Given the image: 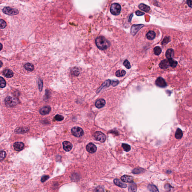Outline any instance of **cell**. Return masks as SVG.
Wrapping results in <instances>:
<instances>
[{
    "instance_id": "cell-1",
    "label": "cell",
    "mask_w": 192,
    "mask_h": 192,
    "mask_svg": "<svg viewBox=\"0 0 192 192\" xmlns=\"http://www.w3.org/2000/svg\"><path fill=\"white\" fill-rule=\"evenodd\" d=\"M95 44L98 48L102 50L107 49L110 45V42L102 36H99L96 39Z\"/></svg>"
},
{
    "instance_id": "cell-2",
    "label": "cell",
    "mask_w": 192,
    "mask_h": 192,
    "mask_svg": "<svg viewBox=\"0 0 192 192\" xmlns=\"http://www.w3.org/2000/svg\"><path fill=\"white\" fill-rule=\"evenodd\" d=\"M18 101L17 98L10 96L7 97L5 101L6 106L8 107L15 106L18 103Z\"/></svg>"
},
{
    "instance_id": "cell-3",
    "label": "cell",
    "mask_w": 192,
    "mask_h": 192,
    "mask_svg": "<svg viewBox=\"0 0 192 192\" xmlns=\"http://www.w3.org/2000/svg\"><path fill=\"white\" fill-rule=\"evenodd\" d=\"M121 5L117 3H113L111 6L110 11L113 15H117L119 14L121 11Z\"/></svg>"
},
{
    "instance_id": "cell-4",
    "label": "cell",
    "mask_w": 192,
    "mask_h": 192,
    "mask_svg": "<svg viewBox=\"0 0 192 192\" xmlns=\"http://www.w3.org/2000/svg\"><path fill=\"white\" fill-rule=\"evenodd\" d=\"M71 132L72 135L77 137H80L83 136L84 131L82 128L76 126L72 128L71 130Z\"/></svg>"
},
{
    "instance_id": "cell-5",
    "label": "cell",
    "mask_w": 192,
    "mask_h": 192,
    "mask_svg": "<svg viewBox=\"0 0 192 192\" xmlns=\"http://www.w3.org/2000/svg\"><path fill=\"white\" fill-rule=\"evenodd\" d=\"M4 13L9 15H14L19 13V11L16 9L13 8L9 7H5L3 9Z\"/></svg>"
},
{
    "instance_id": "cell-6",
    "label": "cell",
    "mask_w": 192,
    "mask_h": 192,
    "mask_svg": "<svg viewBox=\"0 0 192 192\" xmlns=\"http://www.w3.org/2000/svg\"><path fill=\"white\" fill-rule=\"evenodd\" d=\"M94 138L98 141L101 143L105 142L106 139V137L104 133L100 131H96L93 135Z\"/></svg>"
},
{
    "instance_id": "cell-7",
    "label": "cell",
    "mask_w": 192,
    "mask_h": 192,
    "mask_svg": "<svg viewBox=\"0 0 192 192\" xmlns=\"http://www.w3.org/2000/svg\"><path fill=\"white\" fill-rule=\"evenodd\" d=\"M144 26V24H134L132 26L131 28V33L132 35L134 36L137 32Z\"/></svg>"
},
{
    "instance_id": "cell-8",
    "label": "cell",
    "mask_w": 192,
    "mask_h": 192,
    "mask_svg": "<svg viewBox=\"0 0 192 192\" xmlns=\"http://www.w3.org/2000/svg\"><path fill=\"white\" fill-rule=\"evenodd\" d=\"M155 84L157 86L162 88L166 87L167 86V84L165 80L161 77H158L156 79L155 81Z\"/></svg>"
},
{
    "instance_id": "cell-9",
    "label": "cell",
    "mask_w": 192,
    "mask_h": 192,
    "mask_svg": "<svg viewBox=\"0 0 192 192\" xmlns=\"http://www.w3.org/2000/svg\"><path fill=\"white\" fill-rule=\"evenodd\" d=\"M86 150L91 154H93L95 153L97 151V147L94 144L92 143H89L86 147Z\"/></svg>"
},
{
    "instance_id": "cell-10",
    "label": "cell",
    "mask_w": 192,
    "mask_h": 192,
    "mask_svg": "<svg viewBox=\"0 0 192 192\" xmlns=\"http://www.w3.org/2000/svg\"><path fill=\"white\" fill-rule=\"evenodd\" d=\"M24 147V144L21 142H17L14 144V149L17 151L19 152L22 151Z\"/></svg>"
},
{
    "instance_id": "cell-11",
    "label": "cell",
    "mask_w": 192,
    "mask_h": 192,
    "mask_svg": "<svg viewBox=\"0 0 192 192\" xmlns=\"http://www.w3.org/2000/svg\"><path fill=\"white\" fill-rule=\"evenodd\" d=\"M63 148L66 152H69L72 149V144L70 142L68 141H63L62 143Z\"/></svg>"
},
{
    "instance_id": "cell-12",
    "label": "cell",
    "mask_w": 192,
    "mask_h": 192,
    "mask_svg": "<svg viewBox=\"0 0 192 192\" xmlns=\"http://www.w3.org/2000/svg\"><path fill=\"white\" fill-rule=\"evenodd\" d=\"M121 180L122 181L126 183H132L133 182V178L132 176L126 175L122 176Z\"/></svg>"
},
{
    "instance_id": "cell-13",
    "label": "cell",
    "mask_w": 192,
    "mask_h": 192,
    "mask_svg": "<svg viewBox=\"0 0 192 192\" xmlns=\"http://www.w3.org/2000/svg\"><path fill=\"white\" fill-rule=\"evenodd\" d=\"M51 107L50 106H45L41 108L39 113L42 115H45L49 114L51 111Z\"/></svg>"
},
{
    "instance_id": "cell-14",
    "label": "cell",
    "mask_w": 192,
    "mask_h": 192,
    "mask_svg": "<svg viewBox=\"0 0 192 192\" xmlns=\"http://www.w3.org/2000/svg\"><path fill=\"white\" fill-rule=\"evenodd\" d=\"M106 104V101L103 99L98 100L95 103V106L98 108H101Z\"/></svg>"
},
{
    "instance_id": "cell-15",
    "label": "cell",
    "mask_w": 192,
    "mask_h": 192,
    "mask_svg": "<svg viewBox=\"0 0 192 192\" xmlns=\"http://www.w3.org/2000/svg\"><path fill=\"white\" fill-rule=\"evenodd\" d=\"M111 84V81L110 80H107L102 84V86L99 88V89L97 91V93L100 92V91L103 88L108 87Z\"/></svg>"
},
{
    "instance_id": "cell-16",
    "label": "cell",
    "mask_w": 192,
    "mask_h": 192,
    "mask_svg": "<svg viewBox=\"0 0 192 192\" xmlns=\"http://www.w3.org/2000/svg\"><path fill=\"white\" fill-rule=\"evenodd\" d=\"M3 74L7 78H11L14 76L13 72L9 69H6L3 72Z\"/></svg>"
},
{
    "instance_id": "cell-17",
    "label": "cell",
    "mask_w": 192,
    "mask_h": 192,
    "mask_svg": "<svg viewBox=\"0 0 192 192\" xmlns=\"http://www.w3.org/2000/svg\"><path fill=\"white\" fill-rule=\"evenodd\" d=\"M159 66L161 69H167L169 66L168 60L165 59L162 61L159 64Z\"/></svg>"
},
{
    "instance_id": "cell-18",
    "label": "cell",
    "mask_w": 192,
    "mask_h": 192,
    "mask_svg": "<svg viewBox=\"0 0 192 192\" xmlns=\"http://www.w3.org/2000/svg\"><path fill=\"white\" fill-rule=\"evenodd\" d=\"M114 183L115 184V185H116L119 186V187H121V188H125L127 187V185L126 184L122 183L119 179H115L114 180Z\"/></svg>"
},
{
    "instance_id": "cell-19",
    "label": "cell",
    "mask_w": 192,
    "mask_h": 192,
    "mask_svg": "<svg viewBox=\"0 0 192 192\" xmlns=\"http://www.w3.org/2000/svg\"><path fill=\"white\" fill-rule=\"evenodd\" d=\"M146 38L149 40H152L155 38L156 33L154 31H150L147 33Z\"/></svg>"
},
{
    "instance_id": "cell-20",
    "label": "cell",
    "mask_w": 192,
    "mask_h": 192,
    "mask_svg": "<svg viewBox=\"0 0 192 192\" xmlns=\"http://www.w3.org/2000/svg\"><path fill=\"white\" fill-rule=\"evenodd\" d=\"M138 7L141 10H142L146 13L149 12L150 10V7L149 6L144 4L143 3H141L139 5Z\"/></svg>"
},
{
    "instance_id": "cell-21",
    "label": "cell",
    "mask_w": 192,
    "mask_h": 192,
    "mask_svg": "<svg viewBox=\"0 0 192 192\" xmlns=\"http://www.w3.org/2000/svg\"><path fill=\"white\" fill-rule=\"evenodd\" d=\"M28 131L29 129L28 128L23 127L18 128L15 130V132L19 134H23L27 132Z\"/></svg>"
},
{
    "instance_id": "cell-22",
    "label": "cell",
    "mask_w": 192,
    "mask_h": 192,
    "mask_svg": "<svg viewBox=\"0 0 192 192\" xmlns=\"http://www.w3.org/2000/svg\"><path fill=\"white\" fill-rule=\"evenodd\" d=\"M183 136V132L179 128H178L176 130V132L175 134V137L176 139H180Z\"/></svg>"
},
{
    "instance_id": "cell-23",
    "label": "cell",
    "mask_w": 192,
    "mask_h": 192,
    "mask_svg": "<svg viewBox=\"0 0 192 192\" xmlns=\"http://www.w3.org/2000/svg\"><path fill=\"white\" fill-rule=\"evenodd\" d=\"M24 68L26 70L29 71H32L34 69V66L31 63H26L24 65Z\"/></svg>"
},
{
    "instance_id": "cell-24",
    "label": "cell",
    "mask_w": 192,
    "mask_h": 192,
    "mask_svg": "<svg viewBox=\"0 0 192 192\" xmlns=\"http://www.w3.org/2000/svg\"><path fill=\"white\" fill-rule=\"evenodd\" d=\"M168 61L169 65L170 67L173 68H175L176 67L177 64V62L175 60H173L172 58L169 59Z\"/></svg>"
},
{
    "instance_id": "cell-25",
    "label": "cell",
    "mask_w": 192,
    "mask_h": 192,
    "mask_svg": "<svg viewBox=\"0 0 192 192\" xmlns=\"http://www.w3.org/2000/svg\"><path fill=\"white\" fill-rule=\"evenodd\" d=\"M147 188L149 190L152 192H159L158 188L155 185H149Z\"/></svg>"
},
{
    "instance_id": "cell-26",
    "label": "cell",
    "mask_w": 192,
    "mask_h": 192,
    "mask_svg": "<svg viewBox=\"0 0 192 192\" xmlns=\"http://www.w3.org/2000/svg\"><path fill=\"white\" fill-rule=\"evenodd\" d=\"M137 186L135 184H132L128 187L129 192H136Z\"/></svg>"
},
{
    "instance_id": "cell-27",
    "label": "cell",
    "mask_w": 192,
    "mask_h": 192,
    "mask_svg": "<svg viewBox=\"0 0 192 192\" xmlns=\"http://www.w3.org/2000/svg\"><path fill=\"white\" fill-rule=\"evenodd\" d=\"M71 73L72 75L74 76H78L80 74V71L77 68H74L72 69L71 71Z\"/></svg>"
},
{
    "instance_id": "cell-28",
    "label": "cell",
    "mask_w": 192,
    "mask_h": 192,
    "mask_svg": "<svg viewBox=\"0 0 192 192\" xmlns=\"http://www.w3.org/2000/svg\"><path fill=\"white\" fill-rule=\"evenodd\" d=\"M144 169L142 168H135L132 171V173L134 174H139L144 172Z\"/></svg>"
},
{
    "instance_id": "cell-29",
    "label": "cell",
    "mask_w": 192,
    "mask_h": 192,
    "mask_svg": "<svg viewBox=\"0 0 192 192\" xmlns=\"http://www.w3.org/2000/svg\"><path fill=\"white\" fill-rule=\"evenodd\" d=\"M173 50L172 49H169L167 50L166 53V56L168 59L171 58L172 55L173 54Z\"/></svg>"
},
{
    "instance_id": "cell-30",
    "label": "cell",
    "mask_w": 192,
    "mask_h": 192,
    "mask_svg": "<svg viewBox=\"0 0 192 192\" xmlns=\"http://www.w3.org/2000/svg\"><path fill=\"white\" fill-rule=\"evenodd\" d=\"M126 74V72L125 70H118L116 72V75L117 77H121L124 76Z\"/></svg>"
},
{
    "instance_id": "cell-31",
    "label": "cell",
    "mask_w": 192,
    "mask_h": 192,
    "mask_svg": "<svg viewBox=\"0 0 192 192\" xmlns=\"http://www.w3.org/2000/svg\"><path fill=\"white\" fill-rule=\"evenodd\" d=\"M154 52L156 56L160 55L162 52V50L161 48L159 46H156L154 48Z\"/></svg>"
},
{
    "instance_id": "cell-32",
    "label": "cell",
    "mask_w": 192,
    "mask_h": 192,
    "mask_svg": "<svg viewBox=\"0 0 192 192\" xmlns=\"http://www.w3.org/2000/svg\"><path fill=\"white\" fill-rule=\"evenodd\" d=\"M6 86V82L5 79L0 77V87L4 88Z\"/></svg>"
},
{
    "instance_id": "cell-33",
    "label": "cell",
    "mask_w": 192,
    "mask_h": 192,
    "mask_svg": "<svg viewBox=\"0 0 192 192\" xmlns=\"http://www.w3.org/2000/svg\"><path fill=\"white\" fill-rule=\"evenodd\" d=\"M7 154L4 151H0V161H2L5 159Z\"/></svg>"
},
{
    "instance_id": "cell-34",
    "label": "cell",
    "mask_w": 192,
    "mask_h": 192,
    "mask_svg": "<svg viewBox=\"0 0 192 192\" xmlns=\"http://www.w3.org/2000/svg\"><path fill=\"white\" fill-rule=\"evenodd\" d=\"M122 147H123L124 151H125L128 152L130 151L131 146L128 144L123 143L122 144Z\"/></svg>"
},
{
    "instance_id": "cell-35",
    "label": "cell",
    "mask_w": 192,
    "mask_h": 192,
    "mask_svg": "<svg viewBox=\"0 0 192 192\" xmlns=\"http://www.w3.org/2000/svg\"><path fill=\"white\" fill-rule=\"evenodd\" d=\"M7 26V23L6 22L2 19H0V29H3L6 28Z\"/></svg>"
},
{
    "instance_id": "cell-36",
    "label": "cell",
    "mask_w": 192,
    "mask_h": 192,
    "mask_svg": "<svg viewBox=\"0 0 192 192\" xmlns=\"http://www.w3.org/2000/svg\"><path fill=\"white\" fill-rule=\"evenodd\" d=\"M54 119L57 121H62L64 119V117L61 115H57L54 117Z\"/></svg>"
},
{
    "instance_id": "cell-37",
    "label": "cell",
    "mask_w": 192,
    "mask_h": 192,
    "mask_svg": "<svg viewBox=\"0 0 192 192\" xmlns=\"http://www.w3.org/2000/svg\"><path fill=\"white\" fill-rule=\"evenodd\" d=\"M170 38L169 37H166V38H164L163 41L162 42L161 44L162 45H166L169 43V42H170Z\"/></svg>"
},
{
    "instance_id": "cell-38",
    "label": "cell",
    "mask_w": 192,
    "mask_h": 192,
    "mask_svg": "<svg viewBox=\"0 0 192 192\" xmlns=\"http://www.w3.org/2000/svg\"><path fill=\"white\" fill-rule=\"evenodd\" d=\"M123 65L127 69H130L131 68L130 62L127 60H125L124 61L123 63Z\"/></svg>"
},
{
    "instance_id": "cell-39",
    "label": "cell",
    "mask_w": 192,
    "mask_h": 192,
    "mask_svg": "<svg viewBox=\"0 0 192 192\" xmlns=\"http://www.w3.org/2000/svg\"><path fill=\"white\" fill-rule=\"evenodd\" d=\"M38 85H39V91L41 92L42 89H43V81L41 79H39Z\"/></svg>"
},
{
    "instance_id": "cell-40",
    "label": "cell",
    "mask_w": 192,
    "mask_h": 192,
    "mask_svg": "<svg viewBox=\"0 0 192 192\" xmlns=\"http://www.w3.org/2000/svg\"><path fill=\"white\" fill-rule=\"evenodd\" d=\"M95 192H104V191L102 187H98L96 188Z\"/></svg>"
},
{
    "instance_id": "cell-41",
    "label": "cell",
    "mask_w": 192,
    "mask_h": 192,
    "mask_svg": "<svg viewBox=\"0 0 192 192\" xmlns=\"http://www.w3.org/2000/svg\"><path fill=\"white\" fill-rule=\"evenodd\" d=\"M48 178H49V176H43V177H42L41 179V181L42 182H44L46 181V180H47Z\"/></svg>"
},
{
    "instance_id": "cell-42",
    "label": "cell",
    "mask_w": 192,
    "mask_h": 192,
    "mask_svg": "<svg viewBox=\"0 0 192 192\" xmlns=\"http://www.w3.org/2000/svg\"><path fill=\"white\" fill-rule=\"evenodd\" d=\"M171 188V186L169 185V184H167L165 185V189H166V190H167L168 191H169V190H170Z\"/></svg>"
},
{
    "instance_id": "cell-43",
    "label": "cell",
    "mask_w": 192,
    "mask_h": 192,
    "mask_svg": "<svg viewBox=\"0 0 192 192\" xmlns=\"http://www.w3.org/2000/svg\"><path fill=\"white\" fill-rule=\"evenodd\" d=\"M119 83V82L117 80L113 81L111 82V84L113 86H117Z\"/></svg>"
},
{
    "instance_id": "cell-44",
    "label": "cell",
    "mask_w": 192,
    "mask_h": 192,
    "mask_svg": "<svg viewBox=\"0 0 192 192\" xmlns=\"http://www.w3.org/2000/svg\"><path fill=\"white\" fill-rule=\"evenodd\" d=\"M136 14L137 15V16H142L145 14V13L141 12L139 11H136Z\"/></svg>"
},
{
    "instance_id": "cell-45",
    "label": "cell",
    "mask_w": 192,
    "mask_h": 192,
    "mask_svg": "<svg viewBox=\"0 0 192 192\" xmlns=\"http://www.w3.org/2000/svg\"><path fill=\"white\" fill-rule=\"evenodd\" d=\"M187 4L191 8L192 7V1L191 0H188L187 1Z\"/></svg>"
},
{
    "instance_id": "cell-46",
    "label": "cell",
    "mask_w": 192,
    "mask_h": 192,
    "mask_svg": "<svg viewBox=\"0 0 192 192\" xmlns=\"http://www.w3.org/2000/svg\"><path fill=\"white\" fill-rule=\"evenodd\" d=\"M133 16V14H131L130 17H129V22H131V21L132 18Z\"/></svg>"
},
{
    "instance_id": "cell-47",
    "label": "cell",
    "mask_w": 192,
    "mask_h": 192,
    "mask_svg": "<svg viewBox=\"0 0 192 192\" xmlns=\"http://www.w3.org/2000/svg\"><path fill=\"white\" fill-rule=\"evenodd\" d=\"M3 48V46L2 45V44L0 43V51H1V50Z\"/></svg>"
},
{
    "instance_id": "cell-48",
    "label": "cell",
    "mask_w": 192,
    "mask_h": 192,
    "mask_svg": "<svg viewBox=\"0 0 192 192\" xmlns=\"http://www.w3.org/2000/svg\"><path fill=\"white\" fill-rule=\"evenodd\" d=\"M3 65V63L2 62V61H0V68H1L2 67V66Z\"/></svg>"
}]
</instances>
